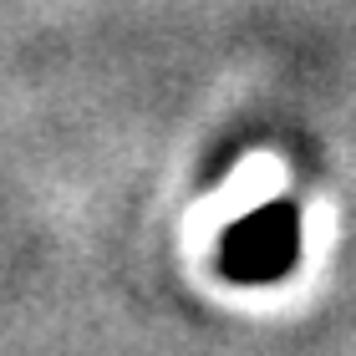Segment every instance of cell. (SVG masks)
Returning a JSON list of instances; mask_svg holds the SVG:
<instances>
[{
	"label": "cell",
	"instance_id": "cell-1",
	"mask_svg": "<svg viewBox=\"0 0 356 356\" xmlns=\"http://www.w3.org/2000/svg\"><path fill=\"white\" fill-rule=\"evenodd\" d=\"M300 250V219L290 204H265L260 214L234 224L224 239V270L234 280H280L296 265Z\"/></svg>",
	"mask_w": 356,
	"mask_h": 356
}]
</instances>
